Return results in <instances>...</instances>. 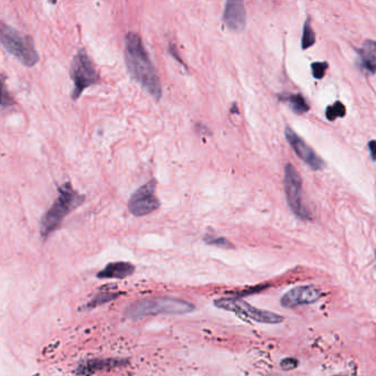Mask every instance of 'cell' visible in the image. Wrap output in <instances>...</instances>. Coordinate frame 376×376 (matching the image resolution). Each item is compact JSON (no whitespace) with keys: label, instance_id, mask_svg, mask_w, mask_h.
<instances>
[{"label":"cell","instance_id":"6da1fadb","mask_svg":"<svg viewBox=\"0 0 376 376\" xmlns=\"http://www.w3.org/2000/svg\"><path fill=\"white\" fill-rule=\"evenodd\" d=\"M125 61L133 79L137 81L155 101H160L163 88L159 76L142 43L141 37L136 32H128L125 38Z\"/></svg>","mask_w":376,"mask_h":376},{"label":"cell","instance_id":"7a4b0ae2","mask_svg":"<svg viewBox=\"0 0 376 376\" xmlns=\"http://www.w3.org/2000/svg\"><path fill=\"white\" fill-rule=\"evenodd\" d=\"M59 197L41 218L40 233L43 239H47L52 233L59 229L62 221L85 201V196L73 189L71 182L57 187Z\"/></svg>","mask_w":376,"mask_h":376},{"label":"cell","instance_id":"3957f363","mask_svg":"<svg viewBox=\"0 0 376 376\" xmlns=\"http://www.w3.org/2000/svg\"><path fill=\"white\" fill-rule=\"evenodd\" d=\"M194 309L196 308L191 302L178 298L154 297L132 303L124 314L129 319H139L151 315H184Z\"/></svg>","mask_w":376,"mask_h":376},{"label":"cell","instance_id":"277c9868","mask_svg":"<svg viewBox=\"0 0 376 376\" xmlns=\"http://www.w3.org/2000/svg\"><path fill=\"white\" fill-rule=\"evenodd\" d=\"M0 41L4 49L24 67L32 68L38 63L39 54L30 36L24 35L3 22L0 28Z\"/></svg>","mask_w":376,"mask_h":376},{"label":"cell","instance_id":"5b68a950","mask_svg":"<svg viewBox=\"0 0 376 376\" xmlns=\"http://www.w3.org/2000/svg\"><path fill=\"white\" fill-rule=\"evenodd\" d=\"M70 76L74 83L73 92L71 94L74 101L80 99L82 93L87 87L100 83L99 72L85 49H80L74 55L71 63Z\"/></svg>","mask_w":376,"mask_h":376},{"label":"cell","instance_id":"8992f818","mask_svg":"<svg viewBox=\"0 0 376 376\" xmlns=\"http://www.w3.org/2000/svg\"><path fill=\"white\" fill-rule=\"evenodd\" d=\"M215 307L232 311L238 316H241L246 319L254 320L259 323H268V325H277L284 320V317L276 315L271 311L258 309L250 306L249 303L245 302L241 299H233V298H221V299H216L214 301Z\"/></svg>","mask_w":376,"mask_h":376},{"label":"cell","instance_id":"52a82bcc","mask_svg":"<svg viewBox=\"0 0 376 376\" xmlns=\"http://www.w3.org/2000/svg\"><path fill=\"white\" fill-rule=\"evenodd\" d=\"M284 185L290 209L298 217L309 220V212L302 204V179L299 172L290 164L285 167Z\"/></svg>","mask_w":376,"mask_h":376},{"label":"cell","instance_id":"ba28073f","mask_svg":"<svg viewBox=\"0 0 376 376\" xmlns=\"http://www.w3.org/2000/svg\"><path fill=\"white\" fill-rule=\"evenodd\" d=\"M157 181L151 179L136 190L128 201V210L135 216H145L158 210L160 201L154 196Z\"/></svg>","mask_w":376,"mask_h":376},{"label":"cell","instance_id":"9c48e42d","mask_svg":"<svg viewBox=\"0 0 376 376\" xmlns=\"http://www.w3.org/2000/svg\"><path fill=\"white\" fill-rule=\"evenodd\" d=\"M321 296V290L316 286H312V285L299 286L287 291L281 297L280 303L285 308H294L297 306H302V304L314 303L319 300Z\"/></svg>","mask_w":376,"mask_h":376},{"label":"cell","instance_id":"30bf717a","mask_svg":"<svg viewBox=\"0 0 376 376\" xmlns=\"http://www.w3.org/2000/svg\"><path fill=\"white\" fill-rule=\"evenodd\" d=\"M285 136H286V139L288 140L289 145L293 147L298 157L303 160L311 169L314 170L322 169V167L325 166V164H323L321 158L293 131V129L290 127H286V129H285Z\"/></svg>","mask_w":376,"mask_h":376},{"label":"cell","instance_id":"8fae6325","mask_svg":"<svg viewBox=\"0 0 376 376\" xmlns=\"http://www.w3.org/2000/svg\"><path fill=\"white\" fill-rule=\"evenodd\" d=\"M223 21L233 31H242L246 24V11L243 3L228 2L225 5Z\"/></svg>","mask_w":376,"mask_h":376},{"label":"cell","instance_id":"7c38bea8","mask_svg":"<svg viewBox=\"0 0 376 376\" xmlns=\"http://www.w3.org/2000/svg\"><path fill=\"white\" fill-rule=\"evenodd\" d=\"M134 271L135 266L133 264L126 262H116L105 266V267L97 274V277L101 278V279H113V278H116V279H122V278H126L133 275Z\"/></svg>","mask_w":376,"mask_h":376},{"label":"cell","instance_id":"4fadbf2b","mask_svg":"<svg viewBox=\"0 0 376 376\" xmlns=\"http://www.w3.org/2000/svg\"><path fill=\"white\" fill-rule=\"evenodd\" d=\"M360 67L366 72L374 74L376 72V41L367 40L363 48L359 50Z\"/></svg>","mask_w":376,"mask_h":376},{"label":"cell","instance_id":"5bb4252c","mask_svg":"<svg viewBox=\"0 0 376 376\" xmlns=\"http://www.w3.org/2000/svg\"><path fill=\"white\" fill-rule=\"evenodd\" d=\"M127 361L125 360H116V359H107V360H90L81 364L77 368V372L82 375H89L93 374L96 371H101V369L105 368H113L121 366L125 364Z\"/></svg>","mask_w":376,"mask_h":376},{"label":"cell","instance_id":"9a60e30c","mask_svg":"<svg viewBox=\"0 0 376 376\" xmlns=\"http://www.w3.org/2000/svg\"><path fill=\"white\" fill-rule=\"evenodd\" d=\"M283 100L286 101L289 104V106L291 107V109H293L295 113L304 114V113H307L309 111L308 103L299 94L289 95L287 97H285V99H283Z\"/></svg>","mask_w":376,"mask_h":376},{"label":"cell","instance_id":"2e32d148","mask_svg":"<svg viewBox=\"0 0 376 376\" xmlns=\"http://www.w3.org/2000/svg\"><path fill=\"white\" fill-rule=\"evenodd\" d=\"M346 112L347 111H346L344 105H343L341 102H335L334 104H332V105L328 106L327 111H326V115L329 120L333 121L339 117H344Z\"/></svg>","mask_w":376,"mask_h":376},{"label":"cell","instance_id":"e0dca14e","mask_svg":"<svg viewBox=\"0 0 376 376\" xmlns=\"http://www.w3.org/2000/svg\"><path fill=\"white\" fill-rule=\"evenodd\" d=\"M315 42H316L315 32L312 28H311L310 21L307 20L303 25V36H302V40H301L302 49H308L310 47H312Z\"/></svg>","mask_w":376,"mask_h":376},{"label":"cell","instance_id":"ac0fdd59","mask_svg":"<svg viewBox=\"0 0 376 376\" xmlns=\"http://www.w3.org/2000/svg\"><path fill=\"white\" fill-rule=\"evenodd\" d=\"M203 241L209 244V245H214L217 246V247H222V248H232L233 244L228 241V239L224 237H220V236H213V235H205L203 237Z\"/></svg>","mask_w":376,"mask_h":376},{"label":"cell","instance_id":"d6986e66","mask_svg":"<svg viewBox=\"0 0 376 376\" xmlns=\"http://www.w3.org/2000/svg\"><path fill=\"white\" fill-rule=\"evenodd\" d=\"M115 298H117V295L116 294H103V295H97L95 296L92 301H90L89 303H87V307L88 308H93V307H96V306H101V304L105 303V302H108V301H112L113 299H115Z\"/></svg>","mask_w":376,"mask_h":376},{"label":"cell","instance_id":"ffe728a7","mask_svg":"<svg viewBox=\"0 0 376 376\" xmlns=\"http://www.w3.org/2000/svg\"><path fill=\"white\" fill-rule=\"evenodd\" d=\"M328 63L326 62H316L311 66V69H312V74L316 77V79L320 80L326 74V71L328 69Z\"/></svg>","mask_w":376,"mask_h":376},{"label":"cell","instance_id":"44dd1931","mask_svg":"<svg viewBox=\"0 0 376 376\" xmlns=\"http://www.w3.org/2000/svg\"><path fill=\"white\" fill-rule=\"evenodd\" d=\"M3 100H2V105H3V108H6L8 107L10 105H12V103H14V101H12V97L10 96V94H8L7 89H6V85H5V80H3Z\"/></svg>","mask_w":376,"mask_h":376},{"label":"cell","instance_id":"7402d4cb","mask_svg":"<svg viewBox=\"0 0 376 376\" xmlns=\"http://www.w3.org/2000/svg\"><path fill=\"white\" fill-rule=\"evenodd\" d=\"M298 365V361L294 358H287L281 361L280 366L283 369H286V371H289V369H294Z\"/></svg>","mask_w":376,"mask_h":376},{"label":"cell","instance_id":"603a6c76","mask_svg":"<svg viewBox=\"0 0 376 376\" xmlns=\"http://www.w3.org/2000/svg\"><path fill=\"white\" fill-rule=\"evenodd\" d=\"M369 152H371V157L373 160H376V140H371L368 142Z\"/></svg>","mask_w":376,"mask_h":376},{"label":"cell","instance_id":"cb8c5ba5","mask_svg":"<svg viewBox=\"0 0 376 376\" xmlns=\"http://www.w3.org/2000/svg\"><path fill=\"white\" fill-rule=\"evenodd\" d=\"M375 256H376V249H375Z\"/></svg>","mask_w":376,"mask_h":376},{"label":"cell","instance_id":"d4e9b609","mask_svg":"<svg viewBox=\"0 0 376 376\" xmlns=\"http://www.w3.org/2000/svg\"><path fill=\"white\" fill-rule=\"evenodd\" d=\"M335 376H339V375H335Z\"/></svg>","mask_w":376,"mask_h":376}]
</instances>
